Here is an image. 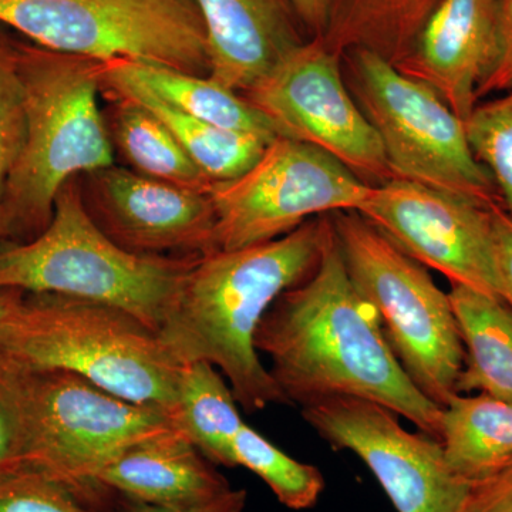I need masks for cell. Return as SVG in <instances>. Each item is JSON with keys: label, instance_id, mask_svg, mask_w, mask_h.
<instances>
[{"label": "cell", "instance_id": "obj_16", "mask_svg": "<svg viewBox=\"0 0 512 512\" xmlns=\"http://www.w3.org/2000/svg\"><path fill=\"white\" fill-rule=\"evenodd\" d=\"M195 3L207 32L210 76L241 94L309 40L292 0Z\"/></svg>", "mask_w": 512, "mask_h": 512}, {"label": "cell", "instance_id": "obj_3", "mask_svg": "<svg viewBox=\"0 0 512 512\" xmlns=\"http://www.w3.org/2000/svg\"><path fill=\"white\" fill-rule=\"evenodd\" d=\"M26 137L0 205V242L42 234L67 181L114 164L101 113L100 63L16 43Z\"/></svg>", "mask_w": 512, "mask_h": 512}, {"label": "cell", "instance_id": "obj_29", "mask_svg": "<svg viewBox=\"0 0 512 512\" xmlns=\"http://www.w3.org/2000/svg\"><path fill=\"white\" fill-rule=\"evenodd\" d=\"M0 512H104L35 468L22 467L0 481Z\"/></svg>", "mask_w": 512, "mask_h": 512}, {"label": "cell", "instance_id": "obj_27", "mask_svg": "<svg viewBox=\"0 0 512 512\" xmlns=\"http://www.w3.org/2000/svg\"><path fill=\"white\" fill-rule=\"evenodd\" d=\"M32 367L0 348V481L26 467Z\"/></svg>", "mask_w": 512, "mask_h": 512}, {"label": "cell", "instance_id": "obj_31", "mask_svg": "<svg viewBox=\"0 0 512 512\" xmlns=\"http://www.w3.org/2000/svg\"><path fill=\"white\" fill-rule=\"evenodd\" d=\"M458 512H512V456L468 481Z\"/></svg>", "mask_w": 512, "mask_h": 512}, {"label": "cell", "instance_id": "obj_9", "mask_svg": "<svg viewBox=\"0 0 512 512\" xmlns=\"http://www.w3.org/2000/svg\"><path fill=\"white\" fill-rule=\"evenodd\" d=\"M174 430L180 427L170 414L120 399L72 372L32 367L26 467L72 490L93 484L128 448Z\"/></svg>", "mask_w": 512, "mask_h": 512}, {"label": "cell", "instance_id": "obj_4", "mask_svg": "<svg viewBox=\"0 0 512 512\" xmlns=\"http://www.w3.org/2000/svg\"><path fill=\"white\" fill-rule=\"evenodd\" d=\"M195 259L137 255L114 244L87 212L77 177L59 191L42 234L0 242V289L106 303L158 333Z\"/></svg>", "mask_w": 512, "mask_h": 512}, {"label": "cell", "instance_id": "obj_24", "mask_svg": "<svg viewBox=\"0 0 512 512\" xmlns=\"http://www.w3.org/2000/svg\"><path fill=\"white\" fill-rule=\"evenodd\" d=\"M178 427L215 466L235 468L234 440L244 426L227 379L208 362L181 367Z\"/></svg>", "mask_w": 512, "mask_h": 512}, {"label": "cell", "instance_id": "obj_22", "mask_svg": "<svg viewBox=\"0 0 512 512\" xmlns=\"http://www.w3.org/2000/svg\"><path fill=\"white\" fill-rule=\"evenodd\" d=\"M107 100L111 143L130 170L161 183L210 192V178L156 114L133 100Z\"/></svg>", "mask_w": 512, "mask_h": 512}, {"label": "cell", "instance_id": "obj_14", "mask_svg": "<svg viewBox=\"0 0 512 512\" xmlns=\"http://www.w3.org/2000/svg\"><path fill=\"white\" fill-rule=\"evenodd\" d=\"M84 205L114 244L146 256L200 258L220 251L210 192L113 164L80 177Z\"/></svg>", "mask_w": 512, "mask_h": 512}, {"label": "cell", "instance_id": "obj_20", "mask_svg": "<svg viewBox=\"0 0 512 512\" xmlns=\"http://www.w3.org/2000/svg\"><path fill=\"white\" fill-rule=\"evenodd\" d=\"M100 84L101 94L106 99L133 100L156 114L212 183L232 180L244 174L271 143V140L256 134L211 126L187 116L136 84L104 72L101 63Z\"/></svg>", "mask_w": 512, "mask_h": 512}, {"label": "cell", "instance_id": "obj_35", "mask_svg": "<svg viewBox=\"0 0 512 512\" xmlns=\"http://www.w3.org/2000/svg\"><path fill=\"white\" fill-rule=\"evenodd\" d=\"M26 292L20 289H0V348L5 346L8 338L10 322L19 311L20 305L25 301Z\"/></svg>", "mask_w": 512, "mask_h": 512}, {"label": "cell", "instance_id": "obj_23", "mask_svg": "<svg viewBox=\"0 0 512 512\" xmlns=\"http://www.w3.org/2000/svg\"><path fill=\"white\" fill-rule=\"evenodd\" d=\"M441 446L451 470L471 481L512 456V403L458 393L443 407Z\"/></svg>", "mask_w": 512, "mask_h": 512}, {"label": "cell", "instance_id": "obj_8", "mask_svg": "<svg viewBox=\"0 0 512 512\" xmlns=\"http://www.w3.org/2000/svg\"><path fill=\"white\" fill-rule=\"evenodd\" d=\"M353 97L383 144L393 178L493 207V178L474 156L466 124L429 84L366 49L343 53Z\"/></svg>", "mask_w": 512, "mask_h": 512}, {"label": "cell", "instance_id": "obj_7", "mask_svg": "<svg viewBox=\"0 0 512 512\" xmlns=\"http://www.w3.org/2000/svg\"><path fill=\"white\" fill-rule=\"evenodd\" d=\"M0 25L53 52L210 76L195 0H0Z\"/></svg>", "mask_w": 512, "mask_h": 512}, {"label": "cell", "instance_id": "obj_34", "mask_svg": "<svg viewBox=\"0 0 512 512\" xmlns=\"http://www.w3.org/2000/svg\"><path fill=\"white\" fill-rule=\"evenodd\" d=\"M309 39L325 35L329 0H292Z\"/></svg>", "mask_w": 512, "mask_h": 512}, {"label": "cell", "instance_id": "obj_1", "mask_svg": "<svg viewBox=\"0 0 512 512\" xmlns=\"http://www.w3.org/2000/svg\"><path fill=\"white\" fill-rule=\"evenodd\" d=\"M289 404L348 396L383 404L440 441L443 407L414 386L372 303L353 284L336 239L302 284L282 293L255 335Z\"/></svg>", "mask_w": 512, "mask_h": 512}, {"label": "cell", "instance_id": "obj_30", "mask_svg": "<svg viewBox=\"0 0 512 512\" xmlns=\"http://www.w3.org/2000/svg\"><path fill=\"white\" fill-rule=\"evenodd\" d=\"M87 500L104 512H244L248 491L245 488H229L210 500L187 505H153L130 500L94 484L87 493Z\"/></svg>", "mask_w": 512, "mask_h": 512}, {"label": "cell", "instance_id": "obj_28", "mask_svg": "<svg viewBox=\"0 0 512 512\" xmlns=\"http://www.w3.org/2000/svg\"><path fill=\"white\" fill-rule=\"evenodd\" d=\"M0 25V205L9 175L26 137L25 104L18 73L16 43Z\"/></svg>", "mask_w": 512, "mask_h": 512}, {"label": "cell", "instance_id": "obj_32", "mask_svg": "<svg viewBox=\"0 0 512 512\" xmlns=\"http://www.w3.org/2000/svg\"><path fill=\"white\" fill-rule=\"evenodd\" d=\"M512 90V0H500V56L493 72L478 90V100Z\"/></svg>", "mask_w": 512, "mask_h": 512}, {"label": "cell", "instance_id": "obj_17", "mask_svg": "<svg viewBox=\"0 0 512 512\" xmlns=\"http://www.w3.org/2000/svg\"><path fill=\"white\" fill-rule=\"evenodd\" d=\"M93 484L153 505L200 503L231 488L181 430L128 448L100 471Z\"/></svg>", "mask_w": 512, "mask_h": 512}, {"label": "cell", "instance_id": "obj_13", "mask_svg": "<svg viewBox=\"0 0 512 512\" xmlns=\"http://www.w3.org/2000/svg\"><path fill=\"white\" fill-rule=\"evenodd\" d=\"M493 207L392 178L373 185L369 198L356 212L421 265L446 276L450 284L503 301Z\"/></svg>", "mask_w": 512, "mask_h": 512}, {"label": "cell", "instance_id": "obj_2", "mask_svg": "<svg viewBox=\"0 0 512 512\" xmlns=\"http://www.w3.org/2000/svg\"><path fill=\"white\" fill-rule=\"evenodd\" d=\"M330 234V214L320 215L284 237L195 259L158 330L165 349L180 365L217 367L247 413L289 404L262 365L256 330L282 293L313 274Z\"/></svg>", "mask_w": 512, "mask_h": 512}, {"label": "cell", "instance_id": "obj_6", "mask_svg": "<svg viewBox=\"0 0 512 512\" xmlns=\"http://www.w3.org/2000/svg\"><path fill=\"white\" fill-rule=\"evenodd\" d=\"M330 220L350 278L376 309L404 372L431 402L446 406L458 394L466 357L450 296L359 212H333Z\"/></svg>", "mask_w": 512, "mask_h": 512}, {"label": "cell", "instance_id": "obj_5", "mask_svg": "<svg viewBox=\"0 0 512 512\" xmlns=\"http://www.w3.org/2000/svg\"><path fill=\"white\" fill-rule=\"evenodd\" d=\"M2 349L33 369L66 370L127 402L177 417L183 365L156 330L116 306L26 293Z\"/></svg>", "mask_w": 512, "mask_h": 512}, {"label": "cell", "instance_id": "obj_26", "mask_svg": "<svg viewBox=\"0 0 512 512\" xmlns=\"http://www.w3.org/2000/svg\"><path fill=\"white\" fill-rule=\"evenodd\" d=\"M464 124L474 156L490 173L512 215V93L477 104Z\"/></svg>", "mask_w": 512, "mask_h": 512}, {"label": "cell", "instance_id": "obj_21", "mask_svg": "<svg viewBox=\"0 0 512 512\" xmlns=\"http://www.w3.org/2000/svg\"><path fill=\"white\" fill-rule=\"evenodd\" d=\"M437 2L329 0L328 25L320 40L340 56L348 50L366 49L396 66Z\"/></svg>", "mask_w": 512, "mask_h": 512}, {"label": "cell", "instance_id": "obj_19", "mask_svg": "<svg viewBox=\"0 0 512 512\" xmlns=\"http://www.w3.org/2000/svg\"><path fill=\"white\" fill-rule=\"evenodd\" d=\"M448 296L466 350L458 393L477 390L512 403V309L464 285L451 284Z\"/></svg>", "mask_w": 512, "mask_h": 512}, {"label": "cell", "instance_id": "obj_15", "mask_svg": "<svg viewBox=\"0 0 512 512\" xmlns=\"http://www.w3.org/2000/svg\"><path fill=\"white\" fill-rule=\"evenodd\" d=\"M500 56V0H439L396 64L466 123Z\"/></svg>", "mask_w": 512, "mask_h": 512}, {"label": "cell", "instance_id": "obj_11", "mask_svg": "<svg viewBox=\"0 0 512 512\" xmlns=\"http://www.w3.org/2000/svg\"><path fill=\"white\" fill-rule=\"evenodd\" d=\"M242 96L276 136L326 151L367 184L392 180L379 134L343 79L342 56L318 37L293 49Z\"/></svg>", "mask_w": 512, "mask_h": 512}, {"label": "cell", "instance_id": "obj_18", "mask_svg": "<svg viewBox=\"0 0 512 512\" xmlns=\"http://www.w3.org/2000/svg\"><path fill=\"white\" fill-rule=\"evenodd\" d=\"M101 69L211 126L256 134L271 141L278 137L268 120L241 93L211 76L131 60L101 63Z\"/></svg>", "mask_w": 512, "mask_h": 512}, {"label": "cell", "instance_id": "obj_25", "mask_svg": "<svg viewBox=\"0 0 512 512\" xmlns=\"http://www.w3.org/2000/svg\"><path fill=\"white\" fill-rule=\"evenodd\" d=\"M234 463L261 478L276 500L292 511L311 510L326 488L318 467L288 456L247 423L235 436Z\"/></svg>", "mask_w": 512, "mask_h": 512}, {"label": "cell", "instance_id": "obj_12", "mask_svg": "<svg viewBox=\"0 0 512 512\" xmlns=\"http://www.w3.org/2000/svg\"><path fill=\"white\" fill-rule=\"evenodd\" d=\"M301 413L333 450L352 451L366 464L396 512H458L468 481L448 466L439 440L404 429L383 404L336 396Z\"/></svg>", "mask_w": 512, "mask_h": 512}, {"label": "cell", "instance_id": "obj_10", "mask_svg": "<svg viewBox=\"0 0 512 512\" xmlns=\"http://www.w3.org/2000/svg\"><path fill=\"white\" fill-rule=\"evenodd\" d=\"M372 190L326 151L276 137L244 174L212 183L218 249L262 244L320 215L357 211Z\"/></svg>", "mask_w": 512, "mask_h": 512}, {"label": "cell", "instance_id": "obj_33", "mask_svg": "<svg viewBox=\"0 0 512 512\" xmlns=\"http://www.w3.org/2000/svg\"><path fill=\"white\" fill-rule=\"evenodd\" d=\"M493 227L501 293L503 301L512 309V215L503 204L493 207Z\"/></svg>", "mask_w": 512, "mask_h": 512}]
</instances>
